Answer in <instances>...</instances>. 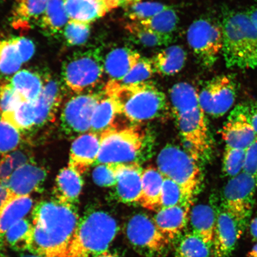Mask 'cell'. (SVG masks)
I'll list each match as a JSON object with an SVG mask.
<instances>
[{"instance_id": "db71d44e", "label": "cell", "mask_w": 257, "mask_h": 257, "mask_svg": "<svg viewBox=\"0 0 257 257\" xmlns=\"http://www.w3.org/2000/svg\"><path fill=\"white\" fill-rule=\"evenodd\" d=\"M249 231L253 240L257 242V217L253 218L249 223Z\"/></svg>"}, {"instance_id": "7402d4cb", "label": "cell", "mask_w": 257, "mask_h": 257, "mask_svg": "<svg viewBox=\"0 0 257 257\" xmlns=\"http://www.w3.org/2000/svg\"><path fill=\"white\" fill-rule=\"evenodd\" d=\"M141 57L137 51L130 48H115L104 59V71L110 80H120L137 65Z\"/></svg>"}, {"instance_id": "e0dca14e", "label": "cell", "mask_w": 257, "mask_h": 257, "mask_svg": "<svg viewBox=\"0 0 257 257\" xmlns=\"http://www.w3.org/2000/svg\"><path fill=\"white\" fill-rule=\"evenodd\" d=\"M143 169L138 162L121 164L117 175L116 195L124 204L139 203Z\"/></svg>"}, {"instance_id": "4fadbf2b", "label": "cell", "mask_w": 257, "mask_h": 257, "mask_svg": "<svg viewBox=\"0 0 257 257\" xmlns=\"http://www.w3.org/2000/svg\"><path fill=\"white\" fill-rule=\"evenodd\" d=\"M237 94V84L233 76L224 75L209 80L199 94L205 113L220 117L232 107Z\"/></svg>"}, {"instance_id": "f1b7e54d", "label": "cell", "mask_w": 257, "mask_h": 257, "mask_svg": "<svg viewBox=\"0 0 257 257\" xmlns=\"http://www.w3.org/2000/svg\"><path fill=\"white\" fill-rule=\"evenodd\" d=\"M170 98L175 117L201 106L199 93L188 83L179 82L173 85L170 90Z\"/></svg>"}, {"instance_id": "484cf974", "label": "cell", "mask_w": 257, "mask_h": 257, "mask_svg": "<svg viewBox=\"0 0 257 257\" xmlns=\"http://www.w3.org/2000/svg\"><path fill=\"white\" fill-rule=\"evenodd\" d=\"M186 59L184 48L172 46L160 51L152 60L156 73L162 76H172L184 68Z\"/></svg>"}, {"instance_id": "52a82bcc", "label": "cell", "mask_w": 257, "mask_h": 257, "mask_svg": "<svg viewBox=\"0 0 257 257\" xmlns=\"http://www.w3.org/2000/svg\"><path fill=\"white\" fill-rule=\"evenodd\" d=\"M104 72V59L99 48L79 51L64 61L62 70L64 85L75 94L94 88Z\"/></svg>"}, {"instance_id": "1f68e13d", "label": "cell", "mask_w": 257, "mask_h": 257, "mask_svg": "<svg viewBox=\"0 0 257 257\" xmlns=\"http://www.w3.org/2000/svg\"><path fill=\"white\" fill-rule=\"evenodd\" d=\"M133 41L146 47L168 46L173 40V35H164L145 27L140 22H131L125 26Z\"/></svg>"}, {"instance_id": "3957f363", "label": "cell", "mask_w": 257, "mask_h": 257, "mask_svg": "<svg viewBox=\"0 0 257 257\" xmlns=\"http://www.w3.org/2000/svg\"><path fill=\"white\" fill-rule=\"evenodd\" d=\"M227 68L257 70V31L247 12H230L221 24Z\"/></svg>"}, {"instance_id": "836d02e7", "label": "cell", "mask_w": 257, "mask_h": 257, "mask_svg": "<svg viewBox=\"0 0 257 257\" xmlns=\"http://www.w3.org/2000/svg\"><path fill=\"white\" fill-rule=\"evenodd\" d=\"M4 236L12 249L18 251L29 250L33 236V225L30 221L23 218L10 227Z\"/></svg>"}, {"instance_id": "ba28073f", "label": "cell", "mask_w": 257, "mask_h": 257, "mask_svg": "<svg viewBox=\"0 0 257 257\" xmlns=\"http://www.w3.org/2000/svg\"><path fill=\"white\" fill-rule=\"evenodd\" d=\"M189 47L197 62L204 67H211L222 53L223 34L221 24L207 18L193 22L187 32Z\"/></svg>"}, {"instance_id": "83f0119b", "label": "cell", "mask_w": 257, "mask_h": 257, "mask_svg": "<svg viewBox=\"0 0 257 257\" xmlns=\"http://www.w3.org/2000/svg\"><path fill=\"white\" fill-rule=\"evenodd\" d=\"M9 80L13 87L23 96L26 101H36L44 86V76L29 70L18 71Z\"/></svg>"}, {"instance_id": "680465c9", "label": "cell", "mask_w": 257, "mask_h": 257, "mask_svg": "<svg viewBox=\"0 0 257 257\" xmlns=\"http://www.w3.org/2000/svg\"><path fill=\"white\" fill-rule=\"evenodd\" d=\"M19 257H41L39 255L34 254V253H32V254H25L22 255Z\"/></svg>"}, {"instance_id": "8d00e7d4", "label": "cell", "mask_w": 257, "mask_h": 257, "mask_svg": "<svg viewBox=\"0 0 257 257\" xmlns=\"http://www.w3.org/2000/svg\"><path fill=\"white\" fill-rule=\"evenodd\" d=\"M179 21L178 15L172 7L140 23L161 34L172 35L176 30Z\"/></svg>"}, {"instance_id": "f6af8a7d", "label": "cell", "mask_w": 257, "mask_h": 257, "mask_svg": "<svg viewBox=\"0 0 257 257\" xmlns=\"http://www.w3.org/2000/svg\"><path fill=\"white\" fill-rule=\"evenodd\" d=\"M91 31L90 25L69 21L63 30L64 38L69 46H79L88 40Z\"/></svg>"}, {"instance_id": "603a6c76", "label": "cell", "mask_w": 257, "mask_h": 257, "mask_svg": "<svg viewBox=\"0 0 257 257\" xmlns=\"http://www.w3.org/2000/svg\"><path fill=\"white\" fill-rule=\"evenodd\" d=\"M83 187L81 175L71 168H64L57 176L53 194L55 200L76 205Z\"/></svg>"}, {"instance_id": "e575fe53", "label": "cell", "mask_w": 257, "mask_h": 257, "mask_svg": "<svg viewBox=\"0 0 257 257\" xmlns=\"http://www.w3.org/2000/svg\"><path fill=\"white\" fill-rule=\"evenodd\" d=\"M3 120L19 131H28L35 127L37 119L34 101H25L15 110L1 115Z\"/></svg>"}, {"instance_id": "2e32d148", "label": "cell", "mask_w": 257, "mask_h": 257, "mask_svg": "<svg viewBox=\"0 0 257 257\" xmlns=\"http://www.w3.org/2000/svg\"><path fill=\"white\" fill-rule=\"evenodd\" d=\"M99 148L98 134L91 132L81 135L72 145L68 167L81 175L97 161Z\"/></svg>"}, {"instance_id": "44dd1931", "label": "cell", "mask_w": 257, "mask_h": 257, "mask_svg": "<svg viewBox=\"0 0 257 257\" xmlns=\"http://www.w3.org/2000/svg\"><path fill=\"white\" fill-rule=\"evenodd\" d=\"M191 231L200 236L213 248L216 212L213 205L201 204L193 207L189 212Z\"/></svg>"}, {"instance_id": "7dc6e473", "label": "cell", "mask_w": 257, "mask_h": 257, "mask_svg": "<svg viewBox=\"0 0 257 257\" xmlns=\"http://www.w3.org/2000/svg\"><path fill=\"white\" fill-rule=\"evenodd\" d=\"M15 171V169L10 154L3 156L0 160V184L6 185Z\"/></svg>"}, {"instance_id": "681fc988", "label": "cell", "mask_w": 257, "mask_h": 257, "mask_svg": "<svg viewBox=\"0 0 257 257\" xmlns=\"http://www.w3.org/2000/svg\"><path fill=\"white\" fill-rule=\"evenodd\" d=\"M15 197L8 186L0 184V213Z\"/></svg>"}, {"instance_id": "f35d334b", "label": "cell", "mask_w": 257, "mask_h": 257, "mask_svg": "<svg viewBox=\"0 0 257 257\" xmlns=\"http://www.w3.org/2000/svg\"><path fill=\"white\" fill-rule=\"evenodd\" d=\"M192 202L186 197L181 186L172 180L165 177L159 209L174 207L176 205H192Z\"/></svg>"}, {"instance_id": "d6986e66", "label": "cell", "mask_w": 257, "mask_h": 257, "mask_svg": "<svg viewBox=\"0 0 257 257\" xmlns=\"http://www.w3.org/2000/svg\"><path fill=\"white\" fill-rule=\"evenodd\" d=\"M69 21L90 25L118 7L114 0H65Z\"/></svg>"}, {"instance_id": "816d5d0a", "label": "cell", "mask_w": 257, "mask_h": 257, "mask_svg": "<svg viewBox=\"0 0 257 257\" xmlns=\"http://www.w3.org/2000/svg\"><path fill=\"white\" fill-rule=\"evenodd\" d=\"M249 115L250 123L257 134V103L249 106Z\"/></svg>"}, {"instance_id": "d6a6232c", "label": "cell", "mask_w": 257, "mask_h": 257, "mask_svg": "<svg viewBox=\"0 0 257 257\" xmlns=\"http://www.w3.org/2000/svg\"><path fill=\"white\" fill-rule=\"evenodd\" d=\"M24 63L18 37L0 40V73L6 75L15 74Z\"/></svg>"}, {"instance_id": "9f6ffc18", "label": "cell", "mask_w": 257, "mask_h": 257, "mask_svg": "<svg viewBox=\"0 0 257 257\" xmlns=\"http://www.w3.org/2000/svg\"><path fill=\"white\" fill-rule=\"evenodd\" d=\"M114 1L117 3L118 6H127L134 4V3L140 2L141 0H114Z\"/></svg>"}, {"instance_id": "74e56055", "label": "cell", "mask_w": 257, "mask_h": 257, "mask_svg": "<svg viewBox=\"0 0 257 257\" xmlns=\"http://www.w3.org/2000/svg\"><path fill=\"white\" fill-rule=\"evenodd\" d=\"M172 7L158 2H140L126 6L125 15L131 22H140Z\"/></svg>"}, {"instance_id": "30bf717a", "label": "cell", "mask_w": 257, "mask_h": 257, "mask_svg": "<svg viewBox=\"0 0 257 257\" xmlns=\"http://www.w3.org/2000/svg\"><path fill=\"white\" fill-rule=\"evenodd\" d=\"M256 188L255 180L243 172L231 178L224 188L220 205L243 231L251 216Z\"/></svg>"}, {"instance_id": "60d3db41", "label": "cell", "mask_w": 257, "mask_h": 257, "mask_svg": "<svg viewBox=\"0 0 257 257\" xmlns=\"http://www.w3.org/2000/svg\"><path fill=\"white\" fill-rule=\"evenodd\" d=\"M155 72L152 59L141 57L139 62L126 76L120 80H115L118 84L131 85L148 81Z\"/></svg>"}, {"instance_id": "7c38bea8", "label": "cell", "mask_w": 257, "mask_h": 257, "mask_svg": "<svg viewBox=\"0 0 257 257\" xmlns=\"http://www.w3.org/2000/svg\"><path fill=\"white\" fill-rule=\"evenodd\" d=\"M103 95V91L85 93L66 102L61 113L60 124L67 136L84 134L91 130L93 113Z\"/></svg>"}, {"instance_id": "9a60e30c", "label": "cell", "mask_w": 257, "mask_h": 257, "mask_svg": "<svg viewBox=\"0 0 257 257\" xmlns=\"http://www.w3.org/2000/svg\"><path fill=\"white\" fill-rule=\"evenodd\" d=\"M214 207L216 212V223L212 248L213 256L230 257L244 231L221 205L217 206L215 204Z\"/></svg>"}, {"instance_id": "6da1fadb", "label": "cell", "mask_w": 257, "mask_h": 257, "mask_svg": "<svg viewBox=\"0 0 257 257\" xmlns=\"http://www.w3.org/2000/svg\"><path fill=\"white\" fill-rule=\"evenodd\" d=\"M30 251L41 257H68L80 218L75 205L42 201L32 211Z\"/></svg>"}, {"instance_id": "cb8c5ba5", "label": "cell", "mask_w": 257, "mask_h": 257, "mask_svg": "<svg viewBox=\"0 0 257 257\" xmlns=\"http://www.w3.org/2000/svg\"><path fill=\"white\" fill-rule=\"evenodd\" d=\"M48 0H18L12 16L15 30L28 31L39 22Z\"/></svg>"}, {"instance_id": "ee69618b", "label": "cell", "mask_w": 257, "mask_h": 257, "mask_svg": "<svg viewBox=\"0 0 257 257\" xmlns=\"http://www.w3.org/2000/svg\"><path fill=\"white\" fill-rule=\"evenodd\" d=\"M120 165L119 163L99 164L92 172L95 184L103 187L115 186Z\"/></svg>"}, {"instance_id": "4316f807", "label": "cell", "mask_w": 257, "mask_h": 257, "mask_svg": "<svg viewBox=\"0 0 257 257\" xmlns=\"http://www.w3.org/2000/svg\"><path fill=\"white\" fill-rule=\"evenodd\" d=\"M65 0H48V4L38 25L48 36H56L62 33L69 21Z\"/></svg>"}, {"instance_id": "5b68a950", "label": "cell", "mask_w": 257, "mask_h": 257, "mask_svg": "<svg viewBox=\"0 0 257 257\" xmlns=\"http://www.w3.org/2000/svg\"><path fill=\"white\" fill-rule=\"evenodd\" d=\"M100 148L96 163H130L143 152L146 135L138 126L117 128L112 125L99 134Z\"/></svg>"}, {"instance_id": "277c9868", "label": "cell", "mask_w": 257, "mask_h": 257, "mask_svg": "<svg viewBox=\"0 0 257 257\" xmlns=\"http://www.w3.org/2000/svg\"><path fill=\"white\" fill-rule=\"evenodd\" d=\"M119 227L107 212L89 211L80 218L68 257H92L108 250Z\"/></svg>"}, {"instance_id": "bcb514c9", "label": "cell", "mask_w": 257, "mask_h": 257, "mask_svg": "<svg viewBox=\"0 0 257 257\" xmlns=\"http://www.w3.org/2000/svg\"><path fill=\"white\" fill-rule=\"evenodd\" d=\"M252 177L257 183V141L246 151L243 172Z\"/></svg>"}, {"instance_id": "d4e9b609", "label": "cell", "mask_w": 257, "mask_h": 257, "mask_svg": "<svg viewBox=\"0 0 257 257\" xmlns=\"http://www.w3.org/2000/svg\"><path fill=\"white\" fill-rule=\"evenodd\" d=\"M165 176L158 168L150 166L143 169L142 191L139 204L150 210H159Z\"/></svg>"}, {"instance_id": "8992f818", "label": "cell", "mask_w": 257, "mask_h": 257, "mask_svg": "<svg viewBox=\"0 0 257 257\" xmlns=\"http://www.w3.org/2000/svg\"><path fill=\"white\" fill-rule=\"evenodd\" d=\"M198 163L186 151L173 146L163 148L157 159V168L161 173L181 186L186 197L192 201L202 181Z\"/></svg>"}, {"instance_id": "d590c367", "label": "cell", "mask_w": 257, "mask_h": 257, "mask_svg": "<svg viewBox=\"0 0 257 257\" xmlns=\"http://www.w3.org/2000/svg\"><path fill=\"white\" fill-rule=\"evenodd\" d=\"M118 115L116 108L112 99L104 93V95L96 105L91 121L92 133L99 134L112 126Z\"/></svg>"}, {"instance_id": "7bdbcfd3", "label": "cell", "mask_w": 257, "mask_h": 257, "mask_svg": "<svg viewBox=\"0 0 257 257\" xmlns=\"http://www.w3.org/2000/svg\"><path fill=\"white\" fill-rule=\"evenodd\" d=\"M25 99L16 91L10 80L0 83V115L18 108Z\"/></svg>"}, {"instance_id": "ac0fdd59", "label": "cell", "mask_w": 257, "mask_h": 257, "mask_svg": "<svg viewBox=\"0 0 257 257\" xmlns=\"http://www.w3.org/2000/svg\"><path fill=\"white\" fill-rule=\"evenodd\" d=\"M47 175L46 170L30 162L16 169L7 184L16 197L29 196L38 191L43 185Z\"/></svg>"}, {"instance_id": "11a10c76", "label": "cell", "mask_w": 257, "mask_h": 257, "mask_svg": "<svg viewBox=\"0 0 257 257\" xmlns=\"http://www.w3.org/2000/svg\"><path fill=\"white\" fill-rule=\"evenodd\" d=\"M92 257H125L121 253L116 251H110L107 250L106 251L99 253L98 255Z\"/></svg>"}, {"instance_id": "ab89813d", "label": "cell", "mask_w": 257, "mask_h": 257, "mask_svg": "<svg viewBox=\"0 0 257 257\" xmlns=\"http://www.w3.org/2000/svg\"><path fill=\"white\" fill-rule=\"evenodd\" d=\"M246 150L226 147L223 155V172L225 176L233 178L243 172Z\"/></svg>"}, {"instance_id": "f907efd6", "label": "cell", "mask_w": 257, "mask_h": 257, "mask_svg": "<svg viewBox=\"0 0 257 257\" xmlns=\"http://www.w3.org/2000/svg\"><path fill=\"white\" fill-rule=\"evenodd\" d=\"M9 154L11 157L15 170L26 164L31 162L30 157L24 152L15 151Z\"/></svg>"}, {"instance_id": "b9f144b4", "label": "cell", "mask_w": 257, "mask_h": 257, "mask_svg": "<svg viewBox=\"0 0 257 257\" xmlns=\"http://www.w3.org/2000/svg\"><path fill=\"white\" fill-rule=\"evenodd\" d=\"M22 136L17 128L6 122L0 115V154L5 156L18 149Z\"/></svg>"}, {"instance_id": "f5cc1de1", "label": "cell", "mask_w": 257, "mask_h": 257, "mask_svg": "<svg viewBox=\"0 0 257 257\" xmlns=\"http://www.w3.org/2000/svg\"><path fill=\"white\" fill-rule=\"evenodd\" d=\"M250 21L257 31V4L253 6L249 11L247 12Z\"/></svg>"}, {"instance_id": "9c48e42d", "label": "cell", "mask_w": 257, "mask_h": 257, "mask_svg": "<svg viewBox=\"0 0 257 257\" xmlns=\"http://www.w3.org/2000/svg\"><path fill=\"white\" fill-rule=\"evenodd\" d=\"M125 234L133 249L143 257H159L168 252L170 241L146 214L132 216L125 227Z\"/></svg>"}, {"instance_id": "f546056e", "label": "cell", "mask_w": 257, "mask_h": 257, "mask_svg": "<svg viewBox=\"0 0 257 257\" xmlns=\"http://www.w3.org/2000/svg\"><path fill=\"white\" fill-rule=\"evenodd\" d=\"M32 206L33 201L30 195L13 199L0 213V236H4L10 227L23 219Z\"/></svg>"}, {"instance_id": "5bb4252c", "label": "cell", "mask_w": 257, "mask_h": 257, "mask_svg": "<svg viewBox=\"0 0 257 257\" xmlns=\"http://www.w3.org/2000/svg\"><path fill=\"white\" fill-rule=\"evenodd\" d=\"M226 147L247 150L257 141L249 120V105L239 104L230 111L221 131Z\"/></svg>"}, {"instance_id": "4dcf8cb0", "label": "cell", "mask_w": 257, "mask_h": 257, "mask_svg": "<svg viewBox=\"0 0 257 257\" xmlns=\"http://www.w3.org/2000/svg\"><path fill=\"white\" fill-rule=\"evenodd\" d=\"M175 240L176 257H210L211 247L192 231L180 234Z\"/></svg>"}, {"instance_id": "c3c4849f", "label": "cell", "mask_w": 257, "mask_h": 257, "mask_svg": "<svg viewBox=\"0 0 257 257\" xmlns=\"http://www.w3.org/2000/svg\"><path fill=\"white\" fill-rule=\"evenodd\" d=\"M19 50L24 63L28 62L33 56L35 46L32 42L24 37H18Z\"/></svg>"}, {"instance_id": "ffe728a7", "label": "cell", "mask_w": 257, "mask_h": 257, "mask_svg": "<svg viewBox=\"0 0 257 257\" xmlns=\"http://www.w3.org/2000/svg\"><path fill=\"white\" fill-rule=\"evenodd\" d=\"M192 205H181L160 208L153 218L158 229L170 242L181 234L189 221Z\"/></svg>"}, {"instance_id": "6f0895ef", "label": "cell", "mask_w": 257, "mask_h": 257, "mask_svg": "<svg viewBox=\"0 0 257 257\" xmlns=\"http://www.w3.org/2000/svg\"><path fill=\"white\" fill-rule=\"evenodd\" d=\"M248 257H257V243L248 252Z\"/></svg>"}, {"instance_id": "7a4b0ae2", "label": "cell", "mask_w": 257, "mask_h": 257, "mask_svg": "<svg viewBox=\"0 0 257 257\" xmlns=\"http://www.w3.org/2000/svg\"><path fill=\"white\" fill-rule=\"evenodd\" d=\"M122 114L133 122H144L162 117L168 110L164 92L153 82L120 85L110 80L102 89Z\"/></svg>"}, {"instance_id": "8fae6325", "label": "cell", "mask_w": 257, "mask_h": 257, "mask_svg": "<svg viewBox=\"0 0 257 257\" xmlns=\"http://www.w3.org/2000/svg\"><path fill=\"white\" fill-rule=\"evenodd\" d=\"M205 112L199 107L176 117L186 152L197 162L208 158L211 143Z\"/></svg>"}]
</instances>
